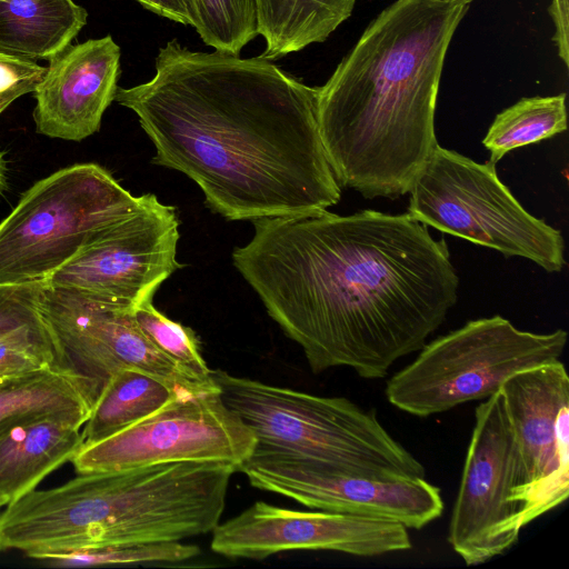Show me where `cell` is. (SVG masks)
<instances>
[{"mask_svg": "<svg viewBox=\"0 0 569 569\" xmlns=\"http://www.w3.org/2000/svg\"><path fill=\"white\" fill-rule=\"evenodd\" d=\"M93 400L86 385L67 370L52 367L0 380V432L11 425L41 416H56L83 427Z\"/></svg>", "mask_w": 569, "mask_h": 569, "instance_id": "d6986e66", "label": "cell"}, {"mask_svg": "<svg viewBox=\"0 0 569 569\" xmlns=\"http://www.w3.org/2000/svg\"><path fill=\"white\" fill-rule=\"evenodd\" d=\"M357 0H256L258 34L266 42L259 56L277 60L323 42L345 20Z\"/></svg>", "mask_w": 569, "mask_h": 569, "instance_id": "ac0fdd59", "label": "cell"}, {"mask_svg": "<svg viewBox=\"0 0 569 569\" xmlns=\"http://www.w3.org/2000/svg\"><path fill=\"white\" fill-rule=\"evenodd\" d=\"M120 57L111 36L69 44L52 57L33 90L36 131L68 141L99 131L118 89Z\"/></svg>", "mask_w": 569, "mask_h": 569, "instance_id": "9a60e30c", "label": "cell"}, {"mask_svg": "<svg viewBox=\"0 0 569 569\" xmlns=\"http://www.w3.org/2000/svg\"><path fill=\"white\" fill-rule=\"evenodd\" d=\"M226 406L252 431L253 452L290 455L373 478L425 477L423 465L376 412L342 397H321L211 370Z\"/></svg>", "mask_w": 569, "mask_h": 569, "instance_id": "277c9868", "label": "cell"}, {"mask_svg": "<svg viewBox=\"0 0 569 569\" xmlns=\"http://www.w3.org/2000/svg\"><path fill=\"white\" fill-rule=\"evenodd\" d=\"M46 69L32 60L0 52V92L18 87H28L34 90Z\"/></svg>", "mask_w": 569, "mask_h": 569, "instance_id": "4316f807", "label": "cell"}, {"mask_svg": "<svg viewBox=\"0 0 569 569\" xmlns=\"http://www.w3.org/2000/svg\"><path fill=\"white\" fill-rule=\"evenodd\" d=\"M144 198L97 163H76L37 181L0 222V284L46 281Z\"/></svg>", "mask_w": 569, "mask_h": 569, "instance_id": "8992f818", "label": "cell"}, {"mask_svg": "<svg viewBox=\"0 0 569 569\" xmlns=\"http://www.w3.org/2000/svg\"><path fill=\"white\" fill-rule=\"evenodd\" d=\"M568 333H536L492 316L426 343L408 366L387 382L389 403L416 417H430L460 405L485 400L512 376L557 360Z\"/></svg>", "mask_w": 569, "mask_h": 569, "instance_id": "5b68a950", "label": "cell"}, {"mask_svg": "<svg viewBox=\"0 0 569 569\" xmlns=\"http://www.w3.org/2000/svg\"><path fill=\"white\" fill-rule=\"evenodd\" d=\"M176 208L147 193L127 217L94 233L46 279L52 289L133 311L182 266L177 261Z\"/></svg>", "mask_w": 569, "mask_h": 569, "instance_id": "9c48e42d", "label": "cell"}, {"mask_svg": "<svg viewBox=\"0 0 569 569\" xmlns=\"http://www.w3.org/2000/svg\"><path fill=\"white\" fill-rule=\"evenodd\" d=\"M568 10V0H551L549 13L556 27L553 41L558 48L559 57L567 67L569 62Z\"/></svg>", "mask_w": 569, "mask_h": 569, "instance_id": "f1b7e54d", "label": "cell"}, {"mask_svg": "<svg viewBox=\"0 0 569 569\" xmlns=\"http://www.w3.org/2000/svg\"><path fill=\"white\" fill-rule=\"evenodd\" d=\"M133 318L144 337L181 369L206 383H216L194 331L161 313L147 300L134 308Z\"/></svg>", "mask_w": 569, "mask_h": 569, "instance_id": "603a6c76", "label": "cell"}, {"mask_svg": "<svg viewBox=\"0 0 569 569\" xmlns=\"http://www.w3.org/2000/svg\"><path fill=\"white\" fill-rule=\"evenodd\" d=\"M39 309L53 345L57 367L78 377L93 403L108 380L122 369L153 376L176 392L219 390L217 383L197 379L161 353L139 329L133 311L47 284Z\"/></svg>", "mask_w": 569, "mask_h": 569, "instance_id": "30bf717a", "label": "cell"}, {"mask_svg": "<svg viewBox=\"0 0 569 569\" xmlns=\"http://www.w3.org/2000/svg\"><path fill=\"white\" fill-rule=\"evenodd\" d=\"M200 553L199 547L182 541L110 545L52 553L42 560L57 567H88L141 562H178Z\"/></svg>", "mask_w": 569, "mask_h": 569, "instance_id": "cb8c5ba5", "label": "cell"}, {"mask_svg": "<svg viewBox=\"0 0 569 569\" xmlns=\"http://www.w3.org/2000/svg\"><path fill=\"white\" fill-rule=\"evenodd\" d=\"M192 27L214 51L240 56L258 36L256 0H190Z\"/></svg>", "mask_w": 569, "mask_h": 569, "instance_id": "7402d4cb", "label": "cell"}, {"mask_svg": "<svg viewBox=\"0 0 569 569\" xmlns=\"http://www.w3.org/2000/svg\"><path fill=\"white\" fill-rule=\"evenodd\" d=\"M52 367H57L56 355L43 321L0 335V380Z\"/></svg>", "mask_w": 569, "mask_h": 569, "instance_id": "d4e9b609", "label": "cell"}, {"mask_svg": "<svg viewBox=\"0 0 569 569\" xmlns=\"http://www.w3.org/2000/svg\"><path fill=\"white\" fill-rule=\"evenodd\" d=\"M87 19L73 0H0V52L50 60L71 44Z\"/></svg>", "mask_w": 569, "mask_h": 569, "instance_id": "e0dca14e", "label": "cell"}, {"mask_svg": "<svg viewBox=\"0 0 569 569\" xmlns=\"http://www.w3.org/2000/svg\"><path fill=\"white\" fill-rule=\"evenodd\" d=\"M408 193L407 212L427 227L528 259L547 272L566 264L561 231L520 204L498 178L496 164L438 143Z\"/></svg>", "mask_w": 569, "mask_h": 569, "instance_id": "52a82bcc", "label": "cell"}, {"mask_svg": "<svg viewBox=\"0 0 569 569\" xmlns=\"http://www.w3.org/2000/svg\"><path fill=\"white\" fill-rule=\"evenodd\" d=\"M252 222L233 266L313 373L349 367L383 378L457 302L446 241L408 212L323 210Z\"/></svg>", "mask_w": 569, "mask_h": 569, "instance_id": "6da1fadb", "label": "cell"}, {"mask_svg": "<svg viewBox=\"0 0 569 569\" xmlns=\"http://www.w3.org/2000/svg\"><path fill=\"white\" fill-rule=\"evenodd\" d=\"M211 549L228 558L263 560L292 550H328L377 557L409 550L402 523L330 511L293 510L256 501L212 530Z\"/></svg>", "mask_w": 569, "mask_h": 569, "instance_id": "5bb4252c", "label": "cell"}, {"mask_svg": "<svg viewBox=\"0 0 569 569\" xmlns=\"http://www.w3.org/2000/svg\"><path fill=\"white\" fill-rule=\"evenodd\" d=\"M154 76L117 89L152 141L228 220L327 210L341 197L318 123L317 88L270 60L161 47Z\"/></svg>", "mask_w": 569, "mask_h": 569, "instance_id": "7a4b0ae2", "label": "cell"}, {"mask_svg": "<svg viewBox=\"0 0 569 569\" xmlns=\"http://www.w3.org/2000/svg\"><path fill=\"white\" fill-rule=\"evenodd\" d=\"M239 471L257 489L306 507L381 518L421 529L443 511L440 489L425 477L373 478L295 457L252 452Z\"/></svg>", "mask_w": 569, "mask_h": 569, "instance_id": "4fadbf2b", "label": "cell"}, {"mask_svg": "<svg viewBox=\"0 0 569 569\" xmlns=\"http://www.w3.org/2000/svg\"><path fill=\"white\" fill-rule=\"evenodd\" d=\"M467 10L453 0H396L317 87L320 137L340 187L368 199L409 192L438 144L441 72Z\"/></svg>", "mask_w": 569, "mask_h": 569, "instance_id": "3957f363", "label": "cell"}, {"mask_svg": "<svg viewBox=\"0 0 569 569\" xmlns=\"http://www.w3.org/2000/svg\"><path fill=\"white\" fill-rule=\"evenodd\" d=\"M1 508H3V505L0 502V510H1Z\"/></svg>", "mask_w": 569, "mask_h": 569, "instance_id": "d6a6232c", "label": "cell"}, {"mask_svg": "<svg viewBox=\"0 0 569 569\" xmlns=\"http://www.w3.org/2000/svg\"><path fill=\"white\" fill-rule=\"evenodd\" d=\"M144 9L171 21L192 27L190 0H134Z\"/></svg>", "mask_w": 569, "mask_h": 569, "instance_id": "83f0119b", "label": "cell"}, {"mask_svg": "<svg viewBox=\"0 0 569 569\" xmlns=\"http://www.w3.org/2000/svg\"><path fill=\"white\" fill-rule=\"evenodd\" d=\"M81 425L56 416L24 419L0 432V502L37 488L82 446Z\"/></svg>", "mask_w": 569, "mask_h": 569, "instance_id": "2e32d148", "label": "cell"}, {"mask_svg": "<svg viewBox=\"0 0 569 569\" xmlns=\"http://www.w3.org/2000/svg\"><path fill=\"white\" fill-rule=\"evenodd\" d=\"M453 1H458V2H461V3H465V4H469L472 0H453Z\"/></svg>", "mask_w": 569, "mask_h": 569, "instance_id": "1f68e13d", "label": "cell"}, {"mask_svg": "<svg viewBox=\"0 0 569 569\" xmlns=\"http://www.w3.org/2000/svg\"><path fill=\"white\" fill-rule=\"evenodd\" d=\"M500 392L518 458L511 502L525 528L569 496V377L557 360L512 376Z\"/></svg>", "mask_w": 569, "mask_h": 569, "instance_id": "7c38bea8", "label": "cell"}, {"mask_svg": "<svg viewBox=\"0 0 569 569\" xmlns=\"http://www.w3.org/2000/svg\"><path fill=\"white\" fill-rule=\"evenodd\" d=\"M33 92V89L28 87H18L0 92V114L19 97Z\"/></svg>", "mask_w": 569, "mask_h": 569, "instance_id": "f546056e", "label": "cell"}, {"mask_svg": "<svg viewBox=\"0 0 569 569\" xmlns=\"http://www.w3.org/2000/svg\"><path fill=\"white\" fill-rule=\"evenodd\" d=\"M518 468L515 437L500 390L481 401L453 503L448 542L467 566L503 555L522 526L511 502Z\"/></svg>", "mask_w": 569, "mask_h": 569, "instance_id": "8fae6325", "label": "cell"}, {"mask_svg": "<svg viewBox=\"0 0 569 569\" xmlns=\"http://www.w3.org/2000/svg\"><path fill=\"white\" fill-rule=\"evenodd\" d=\"M8 187V166L7 160L4 158V153L0 150V194Z\"/></svg>", "mask_w": 569, "mask_h": 569, "instance_id": "4dcf8cb0", "label": "cell"}, {"mask_svg": "<svg viewBox=\"0 0 569 569\" xmlns=\"http://www.w3.org/2000/svg\"><path fill=\"white\" fill-rule=\"evenodd\" d=\"M44 288V281L0 284V335L42 322L39 306Z\"/></svg>", "mask_w": 569, "mask_h": 569, "instance_id": "484cf974", "label": "cell"}, {"mask_svg": "<svg viewBox=\"0 0 569 569\" xmlns=\"http://www.w3.org/2000/svg\"><path fill=\"white\" fill-rule=\"evenodd\" d=\"M178 393L188 392H176L160 379L140 370L122 369L116 372L104 385L82 427V446L128 428Z\"/></svg>", "mask_w": 569, "mask_h": 569, "instance_id": "ffe728a7", "label": "cell"}, {"mask_svg": "<svg viewBox=\"0 0 569 569\" xmlns=\"http://www.w3.org/2000/svg\"><path fill=\"white\" fill-rule=\"evenodd\" d=\"M254 446L252 431L212 390L173 396L128 428L81 446L71 462L78 473L172 462L223 463L239 471Z\"/></svg>", "mask_w": 569, "mask_h": 569, "instance_id": "ba28073f", "label": "cell"}, {"mask_svg": "<svg viewBox=\"0 0 569 569\" xmlns=\"http://www.w3.org/2000/svg\"><path fill=\"white\" fill-rule=\"evenodd\" d=\"M567 129L566 94L522 98L499 112L482 144L496 164L513 149L549 139Z\"/></svg>", "mask_w": 569, "mask_h": 569, "instance_id": "44dd1931", "label": "cell"}]
</instances>
